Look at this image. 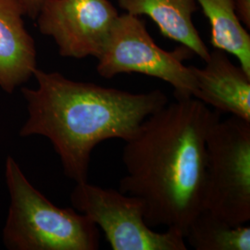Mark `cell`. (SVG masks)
I'll list each match as a JSON object with an SVG mask.
<instances>
[{"instance_id":"cell-13","label":"cell","mask_w":250,"mask_h":250,"mask_svg":"<svg viewBox=\"0 0 250 250\" xmlns=\"http://www.w3.org/2000/svg\"><path fill=\"white\" fill-rule=\"evenodd\" d=\"M237 16L242 23L250 29V0H233Z\"/></svg>"},{"instance_id":"cell-12","label":"cell","mask_w":250,"mask_h":250,"mask_svg":"<svg viewBox=\"0 0 250 250\" xmlns=\"http://www.w3.org/2000/svg\"><path fill=\"white\" fill-rule=\"evenodd\" d=\"M185 239L196 250H250V228L228 224L202 208L189 224Z\"/></svg>"},{"instance_id":"cell-14","label":"cell","mask_w":250,"mask_h":250,"mask_svg":"<svg viewBox=\"0 0 250 250\" xmlns=\"http://www.w3.org/2000/svg\"><path fill=\"white\" fill-rule=\"evenodd\" d=\"M24 10L25 15L31 19H36L46 0H18Z\"/></svg>"},{"instance_id":"cell-5","label":"cell","mask_w":250,"mask_h":250,"mask_svg":"<svg viewBox=\"0 0 250 250\" xmlns=\"http://www.w3.org/2000/svg\"><path fill=\"white\" fill-rule=\"evenodd\" d=\"M193 52L182 45L166 51L157 45L137 16L119 15L98 58L97 72L110 79L122 73H141L159 78L173 87L175 99L192 98L195 80L191 66L183 62Z\"/></svg>"},{"instance_id":"cell-1","label":"cell","mask_w":250,"mask_h":250,"mask_svg":"<svg viewBox=\"0 0 250 250\" xmlns=\"http://www.w3.org/2000/svg\"><path fill=\"white\" fill-rule=\"evenodd\" d=\"M221 113L195 98L175 99L125 141L119 191L138 197L151 228L182 232L203 208L206 138Z\"/></svg>"},{"instance_id":"cell-10","label":"cell","mask_w":250,"mask_h":250,"mask_svg":"<svg viewBox=\"0 0 250 250\" xmlns=\"http://www.w3.org/2000/svg\"><path fill=\"white\" fill-rule=\"evenodd\" d=\"M197 0H118L120 8L134 16L146 15L159 26L161 35L188 47L206 62L210 51L192 21Z\"/></svg>"},{"instance_id":"cell-2","label":"cell","mask_w":250,"mask_h":250,"mask_svg":"<svg viewBox=\"0 0 250 250\" xmlns=\"http://www.w3.org/2000/svg\"><path fill=\"white\" fill-rule=\"evenodd\" d=\"M34 76L37 88L21 90L29 118L20 134L48 138L65 174L76 183L87 181L91 155L98 145L115 138L126 141L168 103L159 89L135 94L39 69Z\"/></svg>"},{"instance_id":"cell-8","label":"cell","mask_w":250,"mask_h":250,"mask_svg":"<svg viewBox=\"0 0 250 250\" xmlns=\"http://www.w3.org/2000/svg\"><path fill=\"white\" fill-rule=\"evenodd\" d=\"M204 68L191 66L195 80L193 98L220 113L250 122V75L224 51L209 53Z\"/></svg>"},{"instance_id":"cell-7","label":"cell","mask_w":250,"mask_h":250,"mask_svg":"<svg viewBox=\"0 0 250 250\" xmlns=\"http://www.w3.org/2000/svg\"><path fill=\"white\" fill-rule=\"evenodd\" d=\"M108 0H46L37 16L65 58H99L119 16Z\"/></svg>"},{"instance_id":"cell-3","label":"cell","mask_w":250,"mask_h":250,"mask_svg":"<svg viewBox=\"0 0 250 250\" xmlns=\"http://www.w3.org/2000/svg\"><path fill=\"white\" fill-rule=\"evenodd\" d=\"M5 174L11 200L3 232L8 249L99 250V228L86 215L54 205L31 185L11 157Z\"/></svg>"},{"instance_id":"cell-9","label":"cell","mask_w":250,"mask_h":250,"mask_svg":"<svg viewBox=\"0 0 250 250\" xmlns=\"http://www.w3.org/2000/svg\"><path fill=\"white\" fill-rule=\"evenodd\" d=\"M18 0H0V87L11 93L34 76L35 41L27 32Z\"/></svg>"},{"instance_id":"cell-11","label":"cell","mask_w":250,"mask_h":250,"mask_svg":"<svg viewBox=\"0 0 250 250\" xmlns=\"http://www.w3.org/2000/svg\"><path fill=\"white\" fill-rule=\"evenodd\" d=\"M211 27L215 49L232 54L250 75V36L238 18L233 0H197Z\"/></svg>"},{"instance_id":"cell-4","label":"cell","mask_w":250,"mask_h":250,"mask_svg":"<svg viewBox=\"0 0 250 250\" xmlns=\"http://www.w3.org/2000/svg\"><path fill=\"white\" fill-rule=\"evenodd\" d=\"M203 208L232 225L250 220V122L218 117L206 138Z\"/></svg>"},{"instance_id":"cell-6","label":"cell","mask_w":250,"mask_h":250,"mask_svg":"<svg viewBox=\"0 0 250 250\" xmlns=\"http://www.w3.org/2000/svg\"><path fill=\"white\" fill-rule=\"evenodd\" d=\"M71 200L76 210L102 230L113 250H188L182 232L173 229L156 232L148 226L138 197L85 181L76 183Z\"/></svg>"}]
</instances>
